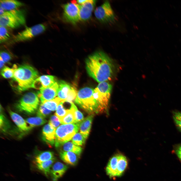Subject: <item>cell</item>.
I'll return each instance as SVG.
<instances>
[{
  "mask_svg": "<svg viewBox=\"0 0 181 181\" xmlns=\"http://www.w3.org/2000/svg\"><path fill=\"white\" fill-rule=\"evenodd\" d=\"M50 110L46 108L43 104L41 103L37 112L38 116L43 118H46L51 113Z\"/></svg>",
  "mask_w": 181,
  "mask_h": 181,
  "instance_id": "d6a6232c",
  "label": "cell"
},
{
  "mask_svg": "<svg viewBox=\"0 0 181 181\" xmlns=\"http://www.w3.org/2000/svg\"><path fill=\"white\" fill-rule=\"evenodd\" d=\"M126 157L120 154H117L110 159L106 168L107 174L111 177L122 175L128 165Z\"/></svg>",
  "mask_w": 181,
  "mask_h": 181,
  "instance_id": "52a82bcc",
  "label": "cell"
},
{
  "mask_svg": "<svg viewBox=\"0 0 181 181\" xmlns=\"http://www.w3.org/2000/svg\"><path fill=\"white\" fill-rule=\"evenodd\" d=\"M94 13L96 18L102 23H113L116 20L115 15L108 1L97 7Z\"/></svg>",
  "mask_w": 181,
  "mask_h": 181,
  "instance_id": "30bf717a",
  "label": "cell"
},
{
  "mask_svg": "<svg viewBox=\"0 0 181 181\" xmlns=\"http://www.w3.org/2000/svg\"><path fill=\"white\" fill-rule=\"evenodd\" d=\"M17 67V66L14 64L12 68L7 66H5L2 68L1 74L5 78H9L13 77L14 70Z\"/></svg>",
  "mask_w": 181,
  "mask_h": 181,
  "instance_id": "f1b7e54d",
  "label": "cell"
},
{
  "mask_svg": "<svg viewBox=\"0 0 181 181\" xmlns=\"http://www.w3.org/2000/svg\"><path fill=\"white\" fill-rule=\"evenodd\" d=\"M94 89L86 87L79 90L75 100V103L88 113H99L98 106L93 96Z\"/></svg>",
  "mask_w": 181,
  "mask_h": 181,
  "instance_id": "3957f363",
  "label": "cell"
},
{
  "mask_svg": "<svg viewBox=\"0 0 181 181\" xmlns=\"http://www.w3.org/2000/svg\"><path fill=\"white\" fill-rule=\"evenodd\" d=\"M54 159H52L36 164L37 168L47 175L50 173L51 167L52 166Z\"/></svg>",
  "mask_w": 181,
  "mask_h": 181,
  "instance_id": "d4e9b609",
  "label": "cell"
},
{
  "mask_svg": "<svg viewBox=\"0 0 181 181\" xmlns=\"http://www.w3.org/2000/svg\"><path fill=\"white\" fill-rule=\"evenodd\" d=\"M56 82L55 76L51 75H43L38 77L35 80L32 87L41 90L51 86Z\"/></svg>",
  "mask_w": 181,
  "mask_h": 181,
  "instance_id": "5bb4252c",
  "label": "cell"
},
{
  "mask_svg": "<svg viewBox=\"0 0 181 181\" xmlns=\"http://www.w3.org/2000/svg\"><path fill=\"white\" fill-rule=\"evenodd\" d=\"M93 116L91 115L85 118L80 123V132L86 139L88 137L92 125Z\"/></svg>",
  "mask_w": 181,
  "mask_h": 181,
  "instance_id": "d6986e66",
  "label": "cell"
},
{
  "mask_svg": "<svg viewBox=\"0 0 181 181\" xmlns=\"http://www.w3.org/2000/svg\"><path fill=\"white\" fill-rule=\"evenodd\" d=\"M55 128L49 123L45 125L43 128L42 139L50 146L55 143Z\"/></svg>",
  "mask_w": 181,
  "mask_h": 181,
  "instance_id": "2e32d148",
  "label": "cell"
},
{
  "mask_svg": "<svg viewBox=\"0 0 181 181\" xmlns=\"http://www.w3.org/2000/svg\"><path fill=\"white\" fill-rule=\"evenodd\" d=\"M62 100L58 97H57L50 100L44 101L41 103H43L45 107L48 110L54 111L57 109L60 101Z\"/></svg>",
  "mask_w": 181,
  "mask_h": 181,
  "instance_id": "83f0119b",
  "label": "cell"
},
{
  "mask_svg": "<svg viewBox=\"0 0 181 181\" xmlns=\"http://www.w3.org/2000/svg\"><path fill=\"white\" fill-rule=\"evenodd\" d=\"M175 125L178 129L181 132V121L178 120L173 117Z\"/></svg>",
  "mask_w": 181,
  "mask_h": 181,
  "instance_id": "f35d334b",
  "label": "cell"
},
{
  "mask_svg": "<svg viewBox=\"0 0 181 181\" xmlns=\"http://www.w3.org/2000/svg\"><path fill=\"white\" fill-rule=\"evenodd\" d=\"M87 0H77L76 1L77 4L79 5H81L87 1Z\"/></svg>",
  "mask_w": 181,
  "mask_h": 181,
  "instance_id": "ab89813d",
  "label": "cell"
},
{
  "mask_svg": "<svg viewBox=\"0 0 181 181\" xmlns=\"http://www.w3.org/2000/svg\"><path fill=\"white\" fill-rule=\"evenodd\" d=\"M96 0H87L85 3L80 5V20L85 21L90 19L96 5Z\"/></svg>",
  "mask_w": 181,
  "mask_h": 181,
  "instance_id": "4fadbf2b",
  "label": "cell"
},
{
  "mask_svg": "<svg viewBox=\"0 0 181 181\" xmlns=\"http://www.w3.org/2000/svg\"><path fill=\"white\" fill-rule=\"evenodd\" d=\"M10 28L0 26V42L4 43L8 40L12 36Z\"/></svg>",
  "mask_w": 181,
  "mask_h": 181,
  "instance_id": "4316f807",
  "label": "cell"
},
{
  "mask_svg": "<svg viewBox=\"0 0 181 181\" xmlns=\"http://www.w3.org/2000/svg\"><path fill=\"white\" fill-rule=\"evenodd\" d=\"M173 117L176 119L181 121V112L177 111L173 112Z\"/></svg>",
  "mask_w": 181,
  "mask_h": 181,
  "instance_id": "74e56055",
  "label": "cell"
},
{
  "mask_svg": "<svg viewBox=\"0 0 181 181\" xmlns=\"http://www.w3.org/2000/svg\"><path fill=\"white\" fill-rule=\"evenodd\" d=\"M67 168V166L61 162L55 163L52 166L50 172L52 181H57L64 174Z\"/></svg>",
  "mask_w": 181,
  "mask_h": 181,
  "instance_id": "e0dca14e",
  "label": "cell"
},
{
  "mask_svg": "<svg viewBox=\"0 0 181 181\" xmlns=\"http://www.w3.org/2000/svg\"><path fill=\"white\" fill-rule=\"evenodd\" d=\"M38 76V72L35 69L29 65L25 64L17 67L14 70L13 79L17 84V89L22 91L32 87Z\"/></svg>",
  "mask_w": 181,
  "mask_h": 181,
  "instance_id": "7a4b0ae2",
  "label": "cell"
},
{
  "mask_svg": "<svg viewBox=\"0 0 181 181\" xmlns=\"http://www.w3.org/2000/svg\"><path fill=\"white\" fill-rule=\"evenodd\" d=\"M0 58L5 63L8 62L12 59V56L7 51H2L0 52Z\"/></svg>",
  "mask_w": 181,
  "mask_h": 181,
  "instance_id": "836d02e7",
  "label": "cell"
},
{
  "mask_svg": "<svg viewBox=\"0 0 181 181\" xmlns=\"http://www.w3.org/2000/svg\"><path fill=\"white\" fill-rule=\"evenodd\" d=\"M39 103L37 95L33 92H29L23 96L16 104V107L20 112L31 114L36 112Z\"/></svg>",
  "mask_w": 181,
  "mask_h": 181,
  "instance_id": "ba28073f",
  "label": "cell"
},
{
  "mask_svg": "<svg viewBox=\"0 0 181 181\" xmlns=\"http://www.w3.org/2000/svg\"><path fill=\"white\" fill-rule=\"evenodd\" d=\"M52 159H55L54 153L49 151L40 152L36 155L35 161L36 163H40Z\"/></svg>",
  "mask_w": 181,
  "mask_h": 181,
  "instance_id": "603a6c76",
  "label": "cell"
},
{
  "mask_svg": "<svg viewBox=\"0 0 181 181\" xmlns=\"http://www.w3.org/2000/svg\"><path fill=\"white\" fill-rule=\"evenodd\" d=\"M8 111L12 119L20 131L23 132H27L32 128L27 125L25 121L19 115L13 112L10 109L8 110Z\"/></svg>",
  "mask_w": 181,
  "mask_h": 181,
  "instance_id": "ac0fdd59",
  "label": "cell"
},
{
  "mask_svg": "<svg viewBox=\"0 0 181 181\" xmlns=\"http://www.w3.org/2000/svg\"><path fill=\"white\" fill-rule=\"evenodd\" d=\"M71 142H68L63 144L60 147L65 151L72 152L79 156L82 153V149L79 146L74 145Z\"/></svg>",
  "mask_w": 181,
  "mask_h": 181,
  "instance_id": "cb8c5ba5",
  "label": "cell"
},
{
  "mask_svg": "<svg viewBox=\"0 0 181 181\" xmlns=\"http://www.w3.org/2000/svg\"><path fill=\"white\" fill-rule=\"evenodd\" d=\"M25 12L23 9L5 11L0 16V26L15 29L24 25L26 23Z\"/></svg>",
  "mask_w": 181,
  "mask_h": 181,
  "instance_id": "277c9868",
  "label": "cell"
},
{
  "mask_svg": "<svg viewBox=\"0 0 181 181\" xmlns=\"http://www.w3.org/2000/svg\"><path fill=\"white\" fill-rule=\"evenodd\" d=\"M26 121L30 125L29 126L32 128L43 125L47 121L44 118L37 116L28 118L26 119Z\"/></svg>",
  "mask_w": 181,
  "mask_h": 181,
  "instance_id": "484cf974",
  "label": "cell"
},
{
  "mask_svg": "<svg viewBox=\"0 0 181 181\" xmlns=\"http://www.w3.org/2000/svg\"><path fill=\"white\" fill-rule=\"evenodd\" d=\"M58 82H56L51 86L39 91L37 95L41 103L54 99L58 95Z\"/></svg>",
  "mask_w": 181,
  "mask_h": 181,
  "instance_id": "7c38bea8",
  "label": "cell"
},
{
  "mask_svg": "<svg viewBox=\"0 0 181 181\" xmlns=\"http://www.w3.org/2000/svg\"><path fill=\"white\" fill-rule=\"evenodd\" d=\"M75 106L71 103V107L66 115L61 119H59L61 123L65 124L76 123L74 110Z\"/></svg>",
  "mask_w": 181,
  "mask_h": 181,
  "instance_id": "7402d4cb",
  "label": "cell"
},
{
  "mask_svg": "<svg viewBox=\"0 0 181 181\" xmlns=\"http://www.w3.org/2000/svg\"><path fill=\"white\" fill-rule=\"evenodd\" d=\"M68 110L65 109L63 100L61 102L58 106L55 114L59 119H61L66 115Z\"/></svg>",
  "mask_w": 181,
  "mask_h": 181,
  "instance_id": "f546056e",
  "label": "cell"
},
{
  "mask_svg": "<svg viewBox=\"0 0 181 181\" xmlns=\"http://www.w3.org/2000/svg\"><path fill=\"white\" fill-rule=\"evenodd\" d=\"M58 82L59 84L58 97L62 100H66L76 91L70 84L64 81L60 80Z\"/></svg>",
  "mask_w": 181,
  "mask_h": 181,
  "instance_id": "9a60e30c",
  "label": "cell"
},
{
  "mask_svg": "<svg viewBox=\"0 0 181 181\" xmlns=\"http://www.w3.org/2000/svg\"><path fill=\"white\" fill-rule=\"evenodd\" d=\"M74 110L76 123H80L84 119L83 114L78 110L75 106L74 107Z\"/></svg>",
  "mask_w": 181,
  "mask_h": 181,
  "instance_id": "d590c367",
  "label": "cell"
},
{
  "mask_svg": "<svg viewBox=\"0 0 181 181\" xmlns=\"http://www.w3.org/2000/svg\"><path fill=\"white\" fill-rule=\"evenodd\" d=\"M46 28V26L42 24L26 27L13 37L12 42H18L30 40L43 33Z\"/></svg>",
  "mask_w": 181,
  "mask_h": 181,
  "instance_id": "9c48e42d",
  "label": "cell"
},
{
  "mask_svg": "<svg viewBox=\"0 0 181 181\" xmlns=\"http://www.w3.org/2000/svg\"><path fill=\"white\" fill-rule=\"evenodd\" d=\"M112 88V85L107 81L100 83L94 89L93 96L98 105L99 113L107 111Z\"/></svg>",
  "mask_w": 181,
  "mask_h": 181,
  "instance_id": "5b68a950",
  "label": "cell"
},
{
  "mask_svg": "<svg viewBox=\"0 0 181 181\" xmlns=\"http://www.w3.org/2000/svg\"><path fill=\"white\" fill-rule=\"evenodd\" d=\"M0 7L6 11L17 9L24 5L23 3L15 0H1Z\"/></svg>",
  "mask_w": 181,
  "mask_h": 181,
  "instance_id": "ffe728a7",
  "label": "cell"
},
{
  "mask_svg": "<svg viewBox=\"0 0 181 181\" xmlns=\"http://www.w3.org/2000/svg\"><path fill=\"white\" fill-rule=\"evenodd\" d=\"M0 127L1 130L2 132H6L10 127V124L6 117L0 110Z\"/></svg>",
  "mask_w": 181,
  "mask_h": 181,
  "instance_id": "1f68e13d",
  "label": "cell"
},
{
  "mask_svg": "<svg viewBox=\"0 0 181 181\" xmlns=\"http://www.w3.org/2000/svg\"><path fill=\"white\" fill-rule=\"evenodd\" d=\"M80 123L61 125L58 127L55 131L56 147H59L70 141L79 130Z\"/></svg>",
  "mask_w": 181,
  "mask_h": 181,
  "instance_id": "8992f818",
  "label": "cell"
},
{
  "mask_svg": "<svg viewBox=\"0 0 181 181\" xmlns=\"http://www.w3.org/2000/svg\"><path fill=\"white\" fill-rule=\"evenodd\" d=\"M85 63L87 73L97 82L107 81L111 77L114 68L112 62L104 52L97 51L89 55Z\"/></svg>",
  "mask_w": 181,
  "mask_h": 181,
  "instance_id": "6da1fadb",
  "label": "cell"
},
{
  "mask_svg": "<svg viewBox=\"0 0 181 181\" xmlns=\"http://www.w3.org/2000/svg\"><path fill=\"white\" fill-rule=\"evenodd\" d=\"M0 68H1L4 65L5 62L2 59L0 58Z\"/></svg>",
  "mask_w": 181,
  "mask_h": 181,
  "instance_id": "60d3db41",
  "label": "cell"
},
{
  "mask_svg": "<svg viewBox=\"0 0 181 181\" xmlns=\"http://www.w3.org/2000/svg\"><path fill=\"white\" fill-rule=\"evenodd\" d=\"M63 7V18L65 21L75 24L80 20V5L71 2L64 5Z\"/></svg>",
  "mask_w": 181,
  "mask_h": 181,
  "instance_id": "8fae6325",
  "label": "cell"
},
{
  "mask_svg": "<svg viewBox=\"0 0 181 181\" xmlns=\"http://www.w3.org/2000/svg\"><path fill=\"white\" fill-rule=\"evenodd\" d=\"M86 139L81 133H78L73 136L72 140L73 143L76 145L82 146L84 143Z\"/></svg>",
  "mask_w": 181,
  "mask_h": 181,
  "instance_id": "4dcf8cb0",
  "label": "cell"
},
{
  "mask_svg": "<svg viewBox=\"0 0 181 181\" xmlns=\"http://www.w3.org/2000/svg\"><path fill=\"white\" fill-rule=\"evenodd\" d=\"M173 152L181 162V143L175 145L173 147Z\"/></svg>",
  "mask_w": 181,
  "mask_h": 181,
  "instance_id": "8d00e7d4",
  "label": "cell"
},
{
  "mask_svg": "<svg viewBox=\"0 0 181 181\" xmlns=\"http://www.w3.org/2000/svg\"><path fill=\"white\" fill-rule=\"evenodd\" d=\"M60 122L59 118L55 115H52L50 118L49 123L56 128L60 124Z\"/></svg>",
  "mask_w": 181,
  "mask_h": 181,
  "instance_id": "e575fe53",
  "label": "cell"
},
{
  "mask_svg": "<svg viewBox=\"0 0 181 181\" xmlns=\"http://www.w3.org/2000/svg\"><path fill=\"white\" fill-rule=\"evenodd\" d=\"M61 159L64 162L71 165H75L77 163L78 158L76 154L69 151H61L60 153Z\"/></svg>",
  "mask_w": 181,
  "mask_h": 181,
  "instance_id": "44dd1931",
  "label": "cell"
}]
</instances>
